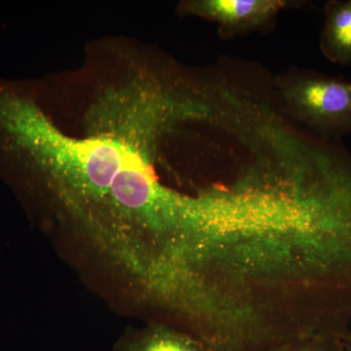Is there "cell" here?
Returning a JSON list of instances; mask_svg holds the SVG:
<instances>
[{"mask_svg": "<svg viewBox=\"0 0 351 351\" xmlns=\"http://www.w3.org/2000/svg\"><path fill=\"white\" fill-rule=\"evenodd\" d=\"M289 5L285 0H201L188 8L218 24L221 34L228 36L265 27Z\"/></svg>", "mask_w": 351, "mask_h": 351, "instance_id": "obj_2", "label": "cell"}, {"mask_svg": "<svg viewBox=\"0 0 351 351\" xmlns=\"http://www.w3.org/2000/svg\"><path fill=\"white\" fill-rule=\"evenodd\" d=\"M280 91L295 119L323 133H351L350 80L319 73L290 75L280 82Z\"/></svg>", "mask_w": 351, "mask_h": 351, "instance_id": "obj_1", "label": "cell"}, {"mask_svg": "<svg viewBox=\"0 0 351 351\" xmlns=\"http://www.w3.org/2000/svg\"><path fill=\"white\" fill-rule=\"evenodd\" d=\"M119 351H211L189 332L154 325L122 341Z\"/></svg>", "mask_w": 351, "mask_h": 351, "instance_id": "obj_4", "label": "cell"}, {"mask_svg": "<svg viewBox=\"0 0 351 351\" xmlns=\"http://www.w3.org/2000/svg\"><path fill=\"white\" fill-rule=\"evenodd\" d=\"M343 346H345V351H351V332L343 339Z\"/></svg>", "mask_w": 351, "mask_h": 351, "instance_id": "obj_6", "label": "cell"}, {"mask_svg": "<svg viewBox=\"0 0 351 351\" xmlns=\"http://www.w3.org/2000/svg\"><path fill=\"white\" fill-rule=\"evenodd\" d=\"M325 14L321 51L334 63H351V0L329 2Z\"/></svg>", "mask_w": 351, "mask_h": 351, "instance_id": "obj_3", "label": "cell"}, {"mask_svg": "<svg viewBox=\"0 0 351 351\" xmlns=\"http://www.w3.org/2000/svg\"><path fill=\"white\" fill-rule=\"evenodd\" d=\"M276 351H345L343 339L327 336H304L293 339Z\"/></svg>", "mask_w": 351, "mask_h": 351, "instance_id": "obj_5", "label": "cell"}]
</instances>
